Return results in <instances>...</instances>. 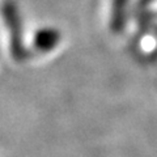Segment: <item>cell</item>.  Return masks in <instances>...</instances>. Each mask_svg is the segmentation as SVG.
Listing matches in <instances>:
<instances>
[{"label":"cell","mask_w":157,"mask_h":157,"mask_svg":"<svg viewBox=\"0 0 157 157\" xmlns=\"http://www.w3.org/2000/svg\"><path fill=\"white\" fill-rule=\"evenodd\" d=\"M131 0H111L110 8V20L109 26L111 33L119 34L123 32L127 22V12Z\"/></svg>","instance_id":"3957f363"},{"label":"cell","mask_w":157,"mask_h":157,"mask_svg":"<svg viewBox=\"0 0 157 157\" xmlns=\"http://www.w3.org/2000/svg\"><path fill=\"white\" fill-rule=\"evenodd\" d=\"M2 11H3V18L9 30L11 54L16 60H21L26 55V48L25 45H24L22 21L21 17H20L18 7L14 0H4Z\"/></svg>","instance_id":"6da1fadb"},{"label":"cell","mask_w":157,"mask_h":157,"mask_svg":"<svg viewBox=\"0 0 157 157\" xmlns=\"http://www.w3.org/2000/svg\"><path fill=\"white\" fill-rule=\"evenodd\" d=\"M155 0H137V8L139 9H143L145 7H148L149 4H152Z\"/></svg>","instance_id":"277c9868"},{"label":"cell","mask_w":157,"mask_h":157,"mask_svg":"<svg viewBox=\"0 0 157 157\" xmlns=\"http://www.w3.org/2000/svg\"><path fill=\"white\" fill-rule=\"evenodd\" d=\"M62 41V33L55 26L39 28L34 34L33 45L41 52H50L59 46Z\"/></svg>","instance_id":"7a4b0ae2"}]
</instances>
